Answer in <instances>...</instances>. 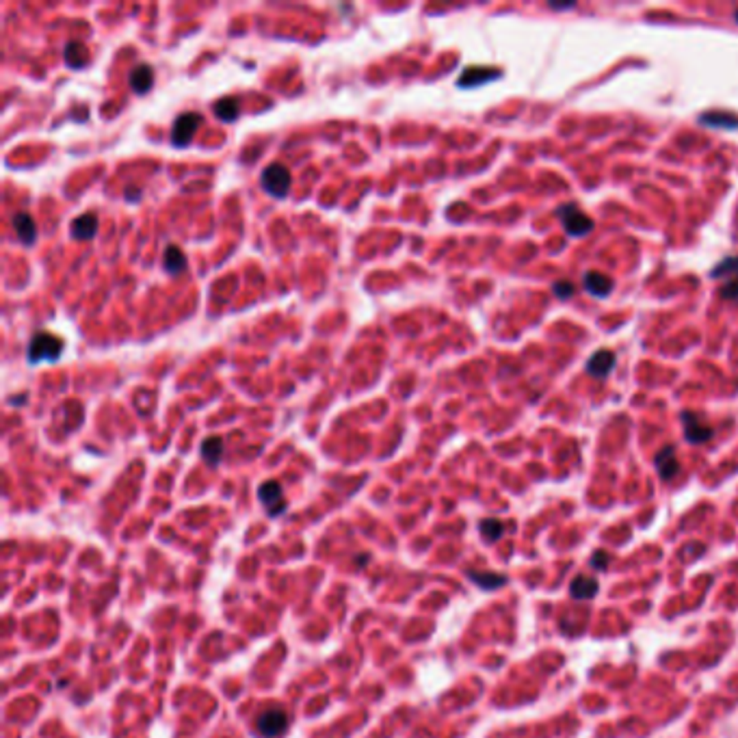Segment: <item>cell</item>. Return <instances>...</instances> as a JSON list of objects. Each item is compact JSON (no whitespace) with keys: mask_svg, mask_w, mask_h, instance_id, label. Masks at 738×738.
<instances>
[{"mask_svg":"<svg viewBox=\"0 0 738 738\" xmlns=\"http://www.w3.org/2000/svg\"><path fill=\"white\" fill-rule=\"evenodd\" d=\"M63 353V340L55 334L39 332L30 338L26 359L28 364H41V362H57Z\"/></svg>","mask_w":738,"mask_h":738,"instance_id":"obj_1","label":"cell"},{"mask_svg":"<svg viewBox=\"0 0 738 738\" xmlns=\"http://www.w3.org/2000/svg\"><path fill=\"white\" fill-rule=\"evenodd\" d=\"M290 182H292V176H290L288 167H284L282 162H271L260 176V184L265 189V193L271 195V198H277V200L286 198L290 191Z\"/></svg>","mask_w":738,"mask_h":738,"instance_id":"obj_2","label":"cell"},{"mask_svg":"<svg viewBox=\"0 0 738 738\" xmlns=\"http://www.w3.org/2000/svg\"><path fill=\"white\" fill-rule=\"evenodd\" d=\"M256 730L262 738H280L288 730V715L282 708H267L256 719Z\"/></svg>","mask_w":738,"mask_h":738,"instance_id":"obj_3","label":"cell"},{"mask_svg":"<svg viewBox=\"0 0 738 738\" xmlns=\"http://www.w3.org/2000/svg\"><path fill=\"white\" fill-rule=\"evenodd\" d=\"M202 122H204V117H202L200 113H182V115H178L176 122H173V128H171V143H173L176 147H187V145L193 141L195 133L200 130Z\"/></svg>","mask_w":738,"mask_h":738,"instance_id":"obj_4","label":"cell"},{"mask_svg":"<svg viewBox=\"0 0 738 738\" xmlns=\"http://www.w3.org/2000/svg\"><path fill=\"white\" fill-rule=\"evenodd\" d=\"M559 217H561L563 227H565V232L569 236H587L594 229V219L589 217L587 212H583L578 206H574V204L563 206L561 212H559Z\"/></svg>","mask_w":738,"mask_h":738,"instance_id":"obj_5","label":"cell"},{"mask_svg":"<svg viewBox=\"0 0 738 738\" xmlns=\"http://www.w3.org/2000/svg\"><path fill=\"white\" fill-rule=\"evenodd\" d=\"M258 498L260 502L265 504V509L271 518L275 515H282L286 511V500H284V491H282V485L277 481H267L262 483L260 489H258Z\"/></svg>","mask_w":738,"mask_h":738,"instance_id":"obj_6","label":"cell"},{"mask_svg":"<svg viewBox=\"0 0 738 738\" xmlns=\"http://www.w3.org/2000/svg\"><path fill=\"white\" fill-rule=\"evenodd\" d=\"M682 424H684V437L691 444H703V442H708L715 435L712 426L693 412L682 414Z\"/></svg>","mask_w":738,"mask_h":738,"instance_id":"obj_7","label":"cell"},{"mask_svg":"<svg viewBox=\"0 0 738 738\" xmlns=\"http://www.w3.org/2000/svg\"><path fill=\"white\" fill-rule=\"evenodd\" d=\"M654 466H656V470H659V474H661L663 481H671L674 477H678L680 462H678V457H676V448H674V446H665L659 455H656Z\"/></svg>","mask_w":738,"mask_h":738,"instance_id":"obj_8","label":"cell"},{"mask_svg":"<svg viewBox=\"0 0 738 738\" xmlns=\"http://www.w3.org/2000/svg\"><path fill=\"white\" fill-rule=\"evenodd\" d=\"M615 368V355L609 349H602L598 353H594L587 362V372L598 377V379H604L609 377V372Z\"/></svg>","mask_w":738,"mask_h":738,"instance_id":"obj_9","label":"cell"},{"mask_svg":"<svg viewBox=\"0 0 738 738\" xmlns=\"http://www.w3.org/2000/svg\"><path fill=\"white\" fill-rule=\"evenodd\" d=\"M72 238L74 240H91L97 232V217L93 212H85L72 221Z\"/></svg>","mask_w":738,"mask_h":738,"instance_id":"obj_10","label":"cell"},{"mask_svg":"<svg viewBox=\"0 0 738 738\" xmlns=\"http://www.w3.org/2000/svg\"><path fill=\"white\" fill-rule=\"evenodd\" d=\"M11 223H13L15 234H18V238H20L24 245H32V243H35V238H37V227H35V221H32V217L28 215V212H18V215H13Z\"/></svg>","mask_w":738,"mask_h":738,"instance_id":"obj_11","label":"cell"},{"mask_svg":"<svg viewBox=\"0 0 738 738\" xmlns=\"http://www.w3.org/2000/svg\"><path fill=\"white\" fill-rule=\"evenodd\" d=\"M613 280L606 277L604 273L598 271H587L585 273V290L596 294V297H609V292L613 290Z\"/></svg>","mask_w":738,"mask_h":738,"instance_id":"obj_12","label":"cell"},{"mask_svg":"<svg viewBox=\"0 0 738 738\" xmlns=\"http://www.w3.org/2000/svg\"><path fill=\"white\" fill-rule=\"evenodd\" d=\"M498 76H500V72L491 70V68H470L462 74V78L457 80V85L459 87H477V85H483L487 80H494Z\"/></svg>","mask_w":738,"mask_h":738,"instance_id":"obj_13","label":"cell"},{"mask_svg":"<svg viewBox=\"0 0 738 738\" xmlns=\"http://www.w3.org/2000/svg\"><path fill=\"white\" fill-rule=\"evenodd\" d=\"M162 267H165V271L169 275H180L187 271V256L184 252L178 247V245H169V247L165 249V254H162Z\"/></svg>","mask_w":738,"mask_h":738,"instance_id":"obj_14","label":"cell"},{"mask_svg":"<svg viewBox=\"0 0 738 738\" xmlns=\"http://www.w3.org/2000/svg\"><path fill=\"white\" fill-rule=\"evenodd\" d=\"M154 85V72L147 63H141L137 68L130 72V87H133L137 93H147Z\"/></svg>","mask_w":738,"mask_h":738,"instance_id":"obj_15","label":"cell"},{"mask_svg":"<svg viewBox=\"0 0 738 738\" xmlns=\"http://www.w3.org/2000/svg\"><path fill=\"white\" fill-rule=\"evenodd\" d=\"M468 578L477 587L485 589V592H494V589H500V587L507 585L504 574H494V571H474V569H470Z\"/></svg>","mask_w":738,"mask_h":738,"instance_id":"obj_16","label":"cell"},{"mask_svg":"<svg viewBox=\"0 0 738 738\" xmlns=\"http://www.w3.org/2000/svg\"><path fill=\"white\" fill-rule=\"evenodd\" d=\"M598 594V580L589 576H576L569 585V596L574 600H592Z\"/></svg>","mask_w":738,"mask_h":738,"instance_id":"obj_17","label":"cell"},{"mask_svg":"<svg viewBox=\"0 0 738 738\" xmlns=\"http://www.w3.org/2000/svg\"><path fill=\"white\" fill-rule=\"evenodd\" d=\"M212 111H215V115L221 120V122H234L238 115H240V104L236 97L227 95V97H221V100L215 102V106H212Z\"/></svg>","mask_w":738,"mask_h":738,"instance_id":"obj_18","label":"cell"},{"mask_svg":"<svg viewBox=\"0 0 738 738\" xmlns=\"http://www.w3.org/2000/svg\"><path fill=\"white\" fill-rule=\"evenodd\" d=\"M87 61H89L87 48L80 44V41H70L68 46H65V63H68L72 70L85 68Z\"/></svg>","mask_w":738,"mask_h":738,"instance_id":"obj_19","label":"cell"},{"mask_svg":"<svg viewBox=\"0 0 738 738\" xmlns=\"http://www.w3.org/2000/svg\"><path fill=\"white\" fill-rule=\"evenodd\" d=\"M223 455V442L221 437H206L202 442V459L208 466H217Z\"/></svg>","mask_w":738,"mask_h":738,"instance_id":"obj_20","label":"cell"},{"mask_svg":"<svg viewBox=\"0 0 738 738\" xmlns=\"http://www.w3.org/2000/svg\"><path fill=\"white\" fill-rule=\"evenodd\" d=\"M479 531L487 544H494V541H498L504 535V524L496 518H487V520H481Z\"/></svg>","mask_w":738,"mask_h":738,"instance_id":"obj_21","label":"cell"},{"mask_svg":"<svg viewBox=\"0 0 738 738\" xmlns=\"http://www.w3.org/2000/svg\"><path fill=\"white\" fill-rule=\"evenodd\" d=\"M701 124L706 126H721V128H738V117L736 115H730V113H703L699 117Z\"/></svg>","mask_w":738,"mask_h":738,"instance_id":"obj_22","label":"cell"},{"mask_svg":"<svg viewBox=\"0 0 738 738\" xmlns=\"http://www.w3.org/2000/svg\"><path fill=\"white\" fill-rule=\"evenodd\" d=\"M710 277L719 280V277H730V280H738V258H726L721 265H717L710 273Z\"/></svg>","mask_w":738,"mask_h":738,"instance_id":"obj_23","label":"cell"},{"mask_svg":"<svg viewBox=\"0 0 738 738\" xmlns=\"http://www.w3.org/2000/svg\"><path fill=\"white\" fill-rule=\"evenodd\" d=\"M609 563H611V556H609V552H604V550L594 552L592 559H589V565H592L594 569H598V571H606V569H609Z\"/></svg>","mask_w":738,"mask_h":738,"instance_id":"obj_24","label":"cell"},{"mask_svg":"<svg viewBox=\"0 0 738 738\" xmlns=\"http://www.w3.org/2000/svg\"><path fill=\"white\" fill-rule=\"evenodd\" d=\"M719 297L728 299V301H738V280H730V282H726L723 286H721Z\"/></svg>","mask_w":738,"mask_h":738,"instance_id":"obj_25","label":"cell"},{"mask_svg":"<svg viewBox=\"0 0 738 738\" xmlns=\"http://www.w3.org/2000/svg\"><path fill=\"white\" fill-rule=\"evenodd\" d=\"M552 290H554V294H556L559 299H569L571 294H574V284H571V282H556V284L552 286Z\"/></svg>","mask_w":738,"mask_h":738,"instance_id":"obj_26","label":"cell"},{"mask_svg":"<svg viewBox=\"0 0 738 738\" xmlns=\"http://www.w3.org/2000/svg\"><path fill=\"white\" fill-rule=\"evenodd\" d=\"M552 9H574L576 5H550Z\"/></svg>","mask_w":738,"mask_h":738,"instance_id":"obj_27","label":"cell"},{"mask_svg":"<svg viewBox=\"0 0 738 738\" xmlns=\"http://www.w3.org/2000/svg\"><path fill=\"white\" fill-rule=\"evenodd\" d=\"M734 20H736V22H738V9H736V11H734Z\"/></svg>","mask_w":738,"mask_h":738,"instance_id":"obj_28","label":"cell"}]
</instances>
